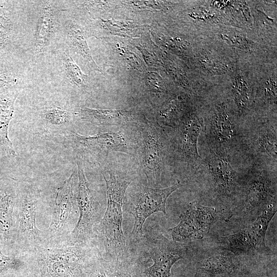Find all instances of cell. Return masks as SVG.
Listing matches in <instances>:
<instances>
[{"label": "cell", "mask_w": 277, "mask_h": 277, "mask_svg": "<svg viewBox=\"0 0 277 277\" xmlns=\"http://www.w3.org/2000/svg\"><path fill=\"white\" fill-rule=\"evenodd\" d=\"M230 252L224 251L213 254L197 264V268L203 269L215 274L231 273L234 269L233 255Z\"/></svg>", "instance_id": "cell-22"}, {"label": "cell", "mask_w": 277, "mask_h": 277, "mask_svg": "<svg viewBox=\"0 0 277 277\" xmlns=\"http://www.w3.org/2000/svg\"><path fill=\"white\" fill-rule=\"evenodd\" d=\"M16 198L12 193L5 192L0 197V232L16 239V215L14 211Z\"/></svg>", "instance_id": "cell-21"}, {"label": "cell", "mask_w": 277, "mask_h": 277, "mask_svg": "<svg viewBox=\"0 0 277 277\" xmlns=\"http://www.w3.org/2000/svg\"><path fill=\"white\" fill-rule=\"evenodd\" d=\"M154 253L153 264L144 272L149 277H170L172 266L183 258L180 249L172 245L166 244Z\"/></svg>", "instance_id": "cell-16"}, {"label": "cell", "mask_w": 277, "mask_h": 277, "mask_svg": "<svg viewBox=\"0 0 277 277\" xmlns=\"http://www.w3.org/2000/svg\"><path fill=\"white\" fill-rule=\"evenodd\" d=\"M181 186L177 183L162 189L143 187L134 193L128 205L129 212L134 219L132 234L141 232L146 220L153 213L162 212L166 214L167 200Z\"/></svg>", "instance_id": "cell-6"}, {"label": "cell", "mask_w": 277, "mask_h": 277, "mask_svg": "<svg viewBox=\"0 0 277 277\" xmlns=\"http://www.w3.org/2000/svg\"><path fill=\"white\" fill-rule=\"evenodd\" d=\"M74 193L80 215L71 232L70 241L73 243H86L92 235L93 226L97 220V212L92 190L79 163L77 164Z\"/></svg>", "instance_id": "cell-5"}, {"label": "cell", "mask_w": 277, "mask_h": 277, "mask_svg": "<svg viewBox=\"0 0 277 277\" xmlns=\"http://www.w3.org/2000/svg\"><path fill=\"white\" fill-rule=\"evenodd\" d=\"M272 181L264 171L253 174L248 182L246 189V200L250 207L263 206L272 195Z\"/></svg>", "instance_id": "cell-17"}, {"label": "cell", "mask_w": 277, "mask_h": 277, "mask_svg": "<svg viewBox=\"0 0 277 277\" xmlns=\"http://www.w3.org/2000/svg\"><path fill=\"white\" fill-rule=\"evenodd\" d=\"M143 132V171L149 184L156 186L164 165L162 132L159 127L148 124Z\"/></svg>", "instance_id": "cell-9"}, {"label": "cell", "mask_w": 277, "mask_h": 277, "mask_svg": "<svg viewBox=\"0 0 277 277\" xmlns=\"http://www.w3.org/2000/svg\"><path fill=\"white\" fill-rule=\"evenodd\" d=\"M109 179L104 176L106 184L107 204L105 214L100 224V232L107 251L115 254L125 246L123 231V201L130 181L109 172Z\"/></svg>", "instance_id": "cell-2"}, {"label": "cell", "mask_w": 277, "mask_h": 277, "mask_svg": "<svg viewBox=\"0 0 277 277\" xmlns=\"http://www.w3.org/2000/svg\"><path fill=\"white\" fill-rule=\"evenodd\" d=\"M264 95L268 103L276 105V87L275 83L273 81H269L265 84Z\"/></svg>", "instance_id": "cell-29"}, {"label": "cell", "mask_w": 277, "mask_h": 277, "mask_svg": "<svg viewBox=\"0 0 277 277\" xmlns=\"http://www.w3.org/2000/svg\"><path fill=\"white\" fill-rule=\"evenodd\" d=\"M76 172H73L56 190L51 223L46 232V244L64 241L68 225L75 212L74 187Z\"/></svg>", "instance_id": "cell-4"}, {"label": "cell", "mask_w": 277, "mask_h": 277, "mask_svg": "<svg viewBox=\"0 0 277 277\" xmlns=\"http://www.w3.org/2000/svg\"><path fill=\"white\" fill-rule=\"evenodd\" d=\"M39 189L31 184H24L19 192L16 215V239L20 252L33 254L46 243V232L37 227V213L41 203Z\"/></svg>", "instance_id": "cell-1"}, {"label": "cell", "mask_w": 277, "mask_h": 277, "mask_svg": "<svg viewBox=\"0 0 277 277\" xmlns=\"http://www.w3.org/2000/svg\"><path fill=\"white\" fill-rule=\"evenodd\" d=\"M252 148L255 154L276 164V124H264L256 128L252 137Z\"/></svg>", "instance_id": "cell-14"}, {"label": "cell", "mask_w": 277, "mask_h": 277, "mask_svg": "<svg viewBox=\"0 0 277 277\" xmlns=\"http://www.w3.org/2000/svg\"><path fill=\"white\" fill-rule=\"evenodd\" d=\"M30 254L23 253L21 255L8 256L0 249V273L8 270H17L25 265V258Z\"/></svg>", "instance_id": "cell-27"}, {"label": "cell", "mask_w": 277, "mask_h": 277, "mask_svg": "<svg viewBox=\"0 0 277 277\" xmlns=\"http://www.w3.org/2000/svg\"><path fill=\"white\" fill-rule=\"evenodd\" d=\"M193 277H215V275L203 269L197 268Z\"/></svg>", "instance_id": "cell-31"}, {"label": "cell", "mask_w": 277, "mask_h": 277, "mask_svg": "<svg viewBox=\"0 0 277 277\" xmlns=\"http://www.w3.org/2000/svg\"><path fill=\"white\" fill-rule=\"evenodd\" d=\"M81 117L92 124L102 126H117L130 122V112L124 110H108L85 107L81 109Z\"/></svg>", "instance_id": "cell-19"}, {"label": "cell", "mask_w": 277, "mask_h": 277, "mask_svg": "<svg viewBox=\"0 0 277 277\" xmlns=\"http://www.w3.org/2000/svg\"><path fill=\"white\" fill-rule=\"evenodd\" d=\"M184 107V100L181 97H176L166 102L160 110L164 124L169 126H178L186 116L182 114Z\"/></svg>", "instance_id": "cell-23"}, {"label": "cell", "mask_w": 277, "mask_h": 277, "mask_svg": "<svg viewBox=\"0 0 277 277\" xmlns=\"http://www.w3.org/2000/svg\"><path fill=\"white\" fill-rule=\"evenodd\" d=\"M212 145V150L227 153V149L239 142V127L224 103L216 104L208 119L205 129Z\"/></svg>", "instance_id": "cell-7"}, {"label": "cell", "mask_w": 277, "mask_h": 277, "mask_svg": "<svg viewBox=\"0 0 277 277\" xmlns=\"http://www.w3.org/2000/svg\"><path fill=\"white\" fill-rule=\"evenodd\" d=\"M220 216V212L213 207L205 206L195 201L180 215V221L168 230L174 242H187L203 239Z\"/></svg>", "instance_id": "cell-3"}, {"label": "cell", "mask_w": 277, "mask_h": 277, "mask_svg": "<svg viewBox=\"0 0 277 277\" xmlns=\"http://www.w3.org/2000/svg\"><path fill=\"white\" fill-rule=\"evenodd\" d=\"M45 120L52 126H63L70 120V114L66 110L58 106L49 107L43 113Z\"/></svg>", "instance_id": "cell-26"}, {"label": "cell", "mask_w": 277, "mask_h": 277, "mask_svg": "<svg viewBox=\"0 0 277 277\" xmlns=\"http://www.w3.org/2000/svg\"><path fill=\"white\" fill-rule=\"evenodd\" d=\"M94 277H131L118 270L100 269L95 272Z\"/></svg>", "instance_id": "cell-30"}, {"label": "cell", "mask_w": 277, "mask_h": 277, "mask_svg": "<svg viewBox=\"0 0 277 277\" xmlns=\"http://www.w3.org/2000/svg\"><path fill=\"white\" fill-rule=\"evenodd\" d=\"M13 24L4 10H0V45L6 44L10 39Z\"/></svg>", "instance_id": "cell-28"}, {"label": "cell", "mask_w": 277, "mask_h": 277, "mask_svg": "<svg viewBox=\"0 0 277 277\" xmlns=\"http://www.w3.org/2000/svg\"><path fill=\"white\" fill-rule=\"evenodd\" d=\"M65 32L68 45L83 57L89 69L102 72L91 55L87 42L86 33L83 28L72 21L68 20L65 24Z\"/></svg>", "instance_id": "cell-15"}, {"label": "cell", "mask_w": 277, "mask_h": 277, "mask_svg": "<svg viewBox=\"0 0 277 277\" xmlns=\"http://www.w3.org/2000/svg\"><path fill=\"white\" fill-rule=\"evenodd\" d=\"M178 127L181 153L189 164L198 167L202 157L198 152L197 141L205 129L204 118L196 114H187Z\"/></svg>", "instance_id": "cell-11"}, {"label": "cell", "mask_w": 277, "mask_h": 277, "mask_svg": "<svg viewBox=\"0 0 277 277\" xmlns=\"http://www.w3.org/2000/svg\"><path fill=\"white\" fill-rule=\"evenodd\" d=\"M219 243L222 248L235 255L266 253L268 250L265 242L249 226L232 234L220 236Z\"/></svg>", "instance_id": "cell-13"}, {"label": "cell", "mask_w": 277, "mask_h": 277, "mask_svg": "<svg viewBox=\"0 0 277 277\" xmlns=\"http://www.w3.org/2000/svg\"><path fill=\"white\" fill-rule=\"evenodd\" d=\"M18 94V92L15 91L0 95V149L10 155H15L16 153L8 136V126Z\"/></svg>", "instance_id": "cell-20"}, {"label": "cell", "mask_w": 277, "mask_h": 277, "mask_svg": "<svg viewBox=\"0 0 277 277\" xmlns=\"http://www.w3.org/2000/svg\"><path fill=\"white\" fill-rule=\"evenodd\" d=\"M232 94L239 111L241 114L244 113L248 107L250 96L247 85L242 78H235L232 87Z\"/></svg>", "instance_id": "cell-25"}, {"label": "cell", "mask_w": 277, "mask_h": 277, "mask_svg": "<svg viewBox=\"0 0 277 277\" xmlns=\"http://www.w3.org/2000/svg\"><path fill=\"white\" fill-rule=\"evenodd\" d=\"M55 2L44 1L40 3L34 42L37 54L45 52L58 26V14L61 10Z\"/></svg>", "instance_id": "cell-12"}, {"label": "cell", "mask_w": 277, "mask_h": 277, "mask_svg": "<svg viewBox=\"0 0 277 277\" xmlns=\"http://www.w3.org/2000/svg\"><path fill=\"white\" fill-rule=\"evenodd\" d=\"M205 167L219 193L230 195L234 193L238 184L237 174L228 161L227 153L211 150L205 160Z\"/></svg>", "instance_id": "cell-10"}, {"label": "cell", "mask_w": 277, "mask_h": 277, "mask_svg": "<svg viewBox=\"0 0 277 277\" xmlns=\"http://www.w3.org/2000/svg\"><path fill=\"white\" fill-rule=\"evenodd\" d=\"M74 151L88 160H96L113 151H123L127 146L122 133L108 132L92 136H85L71 132L67 136Z\"/></svg>", "instance_id": "cell-8"}, {"label": "cell", "mask_w": 277, "mask_h": 277, "mask_svg": "<svg viewBox=\"0 0 277 277\" xmlns=\"http://www.w3.org/2000/svg\"><path fill=\"white\" fill-rule=\"evenodd\" d=\"M62 62L65 74L70 82L77 87L85 85L87 76L85 74L70 55L63 53Z\"/></svg>", "instance_id": "cell-24"}, {"label": "cell", "mask_w": 277, "mask_h": 277, "mask_svg": "<svg viewBox=\"0 0 277 277\" xmlns=\"http://www.w3.org/2000/svg\"><path fill=\"white\" fill-rule=\"evenodd\" d=\"M38 263L41 277H81L82 274L72 267L53 256L43 246L33 254Z\"/></svg>", "instance_id": "cell-18"}]
</instances>
